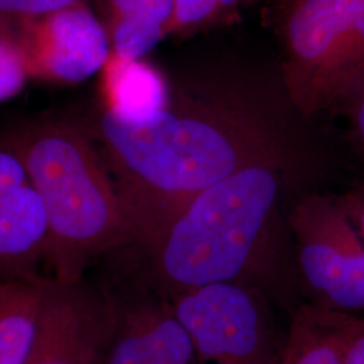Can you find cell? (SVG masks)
<instances>
[{"instance_id": "obj_1", "label": "cell", "mask_w": 364, "mask_h": 364, "mask_svg": "<svg viewBox=\"0 0 364 364\" xmlns=\"http://www.w3.org/2000/svg\"><path fill=\"white\" fill-rule=\"evenodd\" d=\"M102 144L130 227L131 246L151 247L212 185L251 165H291L282 126L232 93L176 97L144 123L105 111L88 131Z\"/></svg>"}, {"instance_id": "obj_2", "label": "cell", "mask_w": 364, "mask_h": 364, "mask_svg": "<svg viewBox=\"0 0 364 364\" xmlns=\"http://www.w3.org/2000/svg\"><path fill=\"white\" fill-rule=\"evenodd\" d=\"M289 166L251 165L197 196L144 250L151 279L169 296L236 284L296 312L305 301L279 213Z\"/></svg>"}, {"instance_id": "obj_3", "label": "cell", "mask_w": 364, "mask_h": 364, "mask_svg": "<svg viewBox=\"0 0 364 364\" xmlns=\"http://www.w3.org/2000/svg\"><path fill=\"white\" fill-rule=\"evenodd\" d=\"M1 149L22 162L45 204L54 279L81 281L96 257L132 245L117 185L85 129L39 123L7 135Z\"/></svg>"}, {"instance_id": "obj_4", "label": "cell", "mask_w": 364, "mask_h": 364, "mask_svg": "<svg viewBox=\"0 0 364 364\" xmlns=\"http://www.w3.org/2000/svg\"><path fill=\"white\" fill-rule=\"evenodd\" d=\"M278 33L289 102L305 117L331 112L364 70V0H287Z\"/></svg>"}, {"instance_id": "obj_5", "label": "cell", "mask_w": 364, "mask_h": 364, "mask_svg": "<svg viewBox=\"0 0 364 364\" xmlns=\"http://www.w3.org/2000/svg\"><path fill=\"white\" fill-rule=\"evenodd\" d=\"M287 224L305 301L364 316V242L338 196H305Z\"/></svg>"}, {"instance_id": "obj_6", "label": "cell", "mask_w": 364, "mask_h": 364, "mask_svg": "<svg viewBox=\"0 0 364 364\" xmlns=\"http://www.w3.org/2000/svg\"><path fill=\"white\" fill-rule=\"evenodd\" d=\"M174 311L204 364H275L285 340L273 302L255 289L212 284L176 293Z\"/></svg>"}, {"instance_id": "obj_7", "label": "cell", "mask_w": 364, "mask_h": 364, "mask_svg": "<svg viewBox=\"0 0 364 364\" xmlns=\"http://www.w3.org/2000/svg\"><path fill=\"white\" fill-rule=\"evenodd\" d=\"M115 321L108 289L49 279L25 364H102Z\"/></svg>"}, {"instance_id": "obj_8", "label": "cell", "mask_w": 364, "mask_h": 364, "mask_svg": "<svg viewBox=\"0 0 364 364\" xmlns=\"http://www.w3.org/2000/svg\"><path fill=\"white\" fill-rule=\"evenodd\" d=\"M108 291L115 321L102 364H204L171 297L149 274L123 293Z\"/></svg>"}, {"instance_id": "obj_9", "label": "cell", "mask_w": 364, "mask_h": 364, "mask_svg": "<svg viewBox=\"0 0 364 364\" xmlns=\"http://www.w3.org/2000/svg\"><path fill=\"white\" fill-rule=\"evenodd\" d=\"M34 21L21 38L30 72L53 81L80 82L105 68L111 55L108 31L85 1Z\"/></svg>"}, {"instance_id": "obj_10", "label": "cell", "mask_w": 364, "mask_h": 364, "mask_svg": "<svg viewBox=\"0 0 364 364\" xmlns=\"http://www.w3.org/2000/svg\"><path fill=\"white\" fill-rule=\"evenodd\" d=\"M49 219L45 204L26 182L0 198V279H37L48 258Z\"/></svg>"}, {"instance_id": "obj_11", "label": "cell", "mask_w": 364, "mask_h": 364, "mask_svg": "<svg viewBox=\"0 0 364 364\" xmlns=\"http://www.w3.org/2000/svg\"><path fill=\"white\" fill-rule=\"evenodd\" d=\"M360 317L302 302L291 316L275 364H341Z\"/></svg>"}, {"instance_id": "obj_12", "label": "cell", "mask_w": 364, "mask_h": 364, "mask_svg": "<svg viewBox=\"0 0 364 364\" xmlns=\"http://www.w3.org/2000/svg\"><path fill=\"white\" fill-rule=\"evenodd\" d=\"M103 69L105 111L129 123H144L168 109L171 92L154 66L111 54Z\"/></svg>"}, {"instance_id": "obj_13", "label": "cell", "mask_w": 364, "mask_h": 364, "mask_svg": "<svg viewBox=\"0 0 364 364\" xmlns=\"http://www.w3.org/2000/svg\"><path fill=\"white\" fill-rule=\"evenodd\" d=\"M49 279H0V364H25Z\"/></svg>"}, {"instance_id": "obj_14", "label": "cell", "mask_w": 364, "mask_h": 364, "mask_svg": "<svg viewBox=\"0 0 364 364\" xmlns=\"http://www.w3.org/2000/svg\"><path fill=\"white\" fill-rule=\"evenodd\" d=\"M0 21V102L21 91L30 72L22 39L14 37Z\"/></svg>"}, {"instance_id": "obj_15", "label": "cell", "mask_w": 364, "mask_h": 364, "mask_svg": "<svg viewBox=\"0 0 364 364\" xmlns=\"http://www.w3.org/2000/svg\"><path fill=\"white\" fill-rule=\"evenodd\" d=\"M331 114L343 119L352 153L364 164V70L340 95Z\"/></svg>"}, {"instance_id": "obj_16", "label": "cell", "mask_w": 364, "mask_h": 364, "mask_svg": "<svg viewBox=\"0 0 364 364\" xmlns=\"http://www.w3.org/2000/svg\"><path fill=\"white\" fill-rule=\"evenodd\" d=\"M85 0H0V21H34Z\"/></svg>"}, {"instance_id": "obj_17", "label": "cell", "mask_w": 364, "mask_h": 364, "mask_svg": "<svg viewBox=\"0 0 364 364\" xmlns=\"http://www.w3.org/2000/svg\"><path fill=\"white\" fill-rule=\"evenodd\" d=\"M28 182L22 162L7 150L0 149V198Z\"/></svg>"}, {"instance_id": "obj_18", "label": "cell", "mask_w": 364, "mask_h": 364, "mask_svg": "<svg viewBox=\"0 0 364 364\" xmlns=\"http://www.w3.org/2000/svg\"><path fill=\"white\" fill-rule=\"evenodd\" d=\"M338 198L364 242V181L353 185Z\"/></svg>"}, {"instance_id": "obj_19", "label": "cell", "mask_w": 364, "mask_h": 364, "mask_svg": "<svg viewBox=\"0 0 364 364\" xmlns=\"http://www.w3.org/2000/svg\"><path fill=\"white\" fill-rule=\"evenodd\" d=\"M341 364H364V316L352 333Z\"/></svg>"}, {"instance_id": "obj_20", "label": "cell", "mask_w": 364, "mask_h": 364, "mask_svg": "<svg viewBox=\"0 0 364 364\" xmlns=\"http://www.w3.org/2000/svg\"><path fill=\"white\" fill-rule=\"evenodd\" d=\"M216 3L220 9L225 25L236 15H239L242 9L250 6V0H216Z\"/></svg>"}, {"instance_id": "obj_21", "label": "cell", "mask_w": 364, "mask_h": 364, "mask_svg": "<svg viewBox=\"0 0 364 364\" xmlns=\"http://www.w3.org/2000/svg\"><path fill=\"white\" fill-rule=\"evenodd\" d=\"M260 0H250V6H252V4H255V3H258Z\"/></svg>"}]
</instances>
